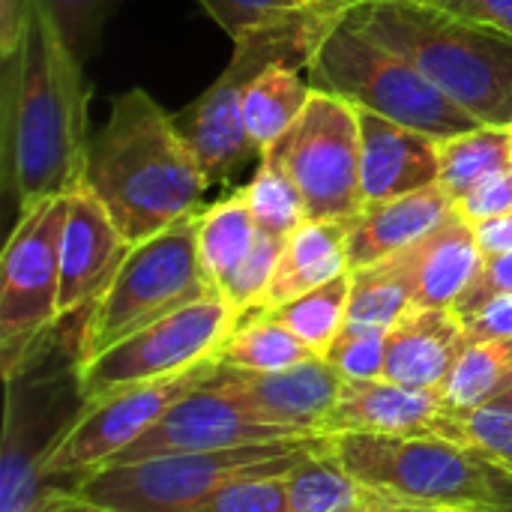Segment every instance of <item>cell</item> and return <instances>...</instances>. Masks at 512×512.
I'll use <instances>...</instances> for the list:
<instances>
[{"mask_svg":"<svg viewBox=\"0 0 512 512\" xmlns=\"http://www.w3.org/2000/svg\"><path fill=\"white\" fill-rule=\"evenodd\" d=\"M87 84L48 0H24L21 36L3 60L0 174L18 213L72 195L87 168Z\"/></svg>","mask_w":512,"mask_h":512,"instance_id":"6da1fadb","label":"cell"},{"mask_svg":"<svg viewBox=\"0 0 512 512\" xmlns=\"http://www.w3.org/2000/svg\"><path fill=\"white\" fill-rule=\"evenodd\" d=\"M81 186L102 201L117 231L138 246L201 213L210 180L174 117L147 90L132 87L111 99L105 126L90 138Z\"/></svg>","mask_w":512,"mask_h":512,"instance_id":"7a4b0ae2","label":"cell"},{"mask_svg":"<svg viewBox=\"0 0 512 512\" xmlns=\"http://www.w3.org/2000/svg\"><path fill=\"white\" fill-rule=\"evenodd\" d=\"M345 18L417 66L483 126H512V39L429 3H366Z\"/></svg>","mask_w":512,"mask_h":512,"instance_id":"3957f363","label":"cell"},{"mask_svg":"<svg viewBox=\"0 0 512 512\" xmlns=\"http://www.w3.org/2000/svg\"><path fill=\"white\" fill-rule=\"evenodd\" d=\"M333 456L405 507L512 512V471L492 453L438 435H333Z\"/></svg>","mask_w":512,"mask_h":512,"instance_id":"277c9868","label":"cell"},{"mask_svg":"<svg viewBox=\"0 0 512 512\" xmlns=\"http://www.w3.org/2000/svg\"><path fill=\"white\" fill-rule=\"evenodd\" d=\"M333 447V435L249 444L219 453H180L108 465L66 486L81 501L111 512H198L219 489L252 474H291Z\"/></svg>","mask_w":512,"mask_h":512,"instance_id":"5b68a950","label":"cell"},{"mask_svg":"<svg viewBox=\"0 0 512 512\" xmlns=\"http://www.w3.org/2000/svg\"><path fill=\"white\" fill-rule=\"evenodd\" d=\"M216 294L198 258V213L129 249L105 294L87 309L78 360L87 363L126 336Z\"/></svg>","mask_w":512,"mask_h":512,"instance_id":"8992f818","label":"cell"},{"mask_svg":"<svg viewBox=\"0 0 512 512\" xmlns=\"http://www.w3.org/2000/svg\"><path fill=\"white\" fill-rule=\"evenodd\" d=\"M306 72L315 90L342 96L435 138H453L483 126L447 99L417 66L360 33L348 18L327 33Z\"/></svg>","mask_w":512,"mask_h":512,"instance_id":"52a82bcc","label":"cell"},{"mask_svg":"<svg viewBox=\"0 0 512 512\" xmlns=\"http://www.w3.org/2000/svg\"><path fill=\"white\" fill-rule=\"evenodd\" d=\"M69 195L42 201L24 213L6 240L0 261V360L6 384L21 378L48 345L60 321V240Z\"/></svg>","mask_w":512,"mask_h":512,"instance_id":"ba28073f","label":"cell"},{"mask_svg":"<svg viewBox=\"0 0 512 512\" xmlns=\"http://www.w3.org/2000/svg\"><path fill=\"white\" fill-rule=\"evenodd\" d=\"M261 159L273 162L300 192L306 219L351 222L363 210L360 108L342 96L312 90L300 117Z\"/></svg>","mask_w":512,"mask_h":512,"instance_id":"9c48e42d","label":"cell"},{"mask_svg":"<svg viewBox=\"0 0 512 512\" xmlns=\"http://www.w3.org/2000/svg\"><path fill=\"white\" fill-rule=\"evenodd\" d=\"M240 312L216 291L174 315L126 336L114 348L87 363H75V387L81 405L108 393L183 375L219 354L234 333Z\"/></svg>","mask_w":512,"mask_h":512,"instance_id":"30bf717a","label":"cell"},{"mask_svg":"<svg viewBox=\"0 0 512 512\" xmlns=\"http://www.w3.org/2000/svg\"><path fill=\"white\" fill-rule=\"evenodd\" d=\"M219 366V357L150 384H135L117 393H108L96 402L81 405L78 417L63 426L57 441L45 450L42 480H69V486L114 462L126 447H132L180 396L204 384Z\"/></svg>","mask_w":512,"mask_h":512,"instance_id":"8fae6325","label":"cell"},{"mask_svg":"<svg viewBox=\"0 0 512 512\" xmlns=\"http://www.w3.org/2000/svg\"><path fill=\"white\" fill-rule=\"evenodd\" d=\"M300 438H321V435L264 420L240 396L213 384L210 375L204 384L180 396L132 447H126L108 465H129V462L180 456V453H219L249 444L300 441Z\"/></svg>","mask_w":512,"mask_h":512,"instance_id":"7c38bea8","label":"cell"},{"mask_svg":"<svg viewBox=\"0 0 512 512\" xmlns=\"http://www.w3.org/2000/svg\"><path fill=\"white\" fill-rule=\"evenodd\" d=\"M213 384L240 396L270 423L312 435H330L327 420L342 396L345 378L324 357H312L282 372H246L219 363Z\"/></svg>","mask_w":512,"mask_h":512,"instance_id":"4fadbf2b","label":"cell"},{"mask_svg":"<svg viewBox=\"0 0 512 512\" xmlns=\"http://www.w3.org/2000/svg\"><path fill=\"white\" fill-rule=\"evenodd\" d=\"M132 243L117 231L114 219L90 189L69 195L60 240V318L87 312L123 267Z\"/></svg>","mask_w":512,"mask_h":512,"instance_id":"5bb4252c","label":"cell"},{"mask_svg":"<svg viewBox=\"0 0 512 512\" xmlns=\"http://www.w3.org/2000/svg\"><path fill=\"white\" fill-rule=\"evenodd\" d=\"M327 432L438 435L462 444V414L444 402L441 390H417L387 378L345 381L342 396L327 420Z\"/></svg>","mask_w":512,"mask_h":512,"instance_id":"9a60e30c","label":"cell"},{"mask_svg":"<svg viewBox=\"0 0 512 512\" xmlns=\"http://www.w3.org/2000/svg\"><path fill=\"white\" fill-rule=\"evenodd\" d=\"M360 108V105H357ZM363 207L441 183V141L429 132L360 108Z\"/></svg>","mask_w":512,"mask_h":512,"instance_id":"2e32d148","label":"cell"},{"mask_svg":"<svg viewBox=\"0 0 512 512\" xmlns=\"http://www.w3.org/2000/svg\"><path fill=\"white\" fill-rule=\"evenodd\" d=\"M396 258L417 309H456L483 273L486 255L477 243L474 222L459 210Z\"/></svg>","mask_w":512,"mask_h":512,"instance_id":"e0dca14e","label":"cell"},{"mask_svg":"<svg viewBox=\"0 0 512 512\" xmlns=\"http://www.w3.org/2000/svg\"><path fill=\"white\" fill-rule=\"evenodd\" d=\"M465 345L468 333L456 309L411 306L387 333L384 378L417 390H441Z\"/></svg>","mask_w":512,"mask_h":512,"instance_id":"ac0fdd59","label":"cell"},{"mask_svg":"<svg viewBox=\"0 0 512 512\" xmlns=\"http://www.w3.org/2000/svg\"><path fill=\"white\" fill-rule=\"evenodd\" d=\"M453 213L456 198L441 183L381 204H366L348 225V267L360 270L414 246Z\"/></svg>","mask_w":512,"mask_h":512,"instance_id":"d6986e66","label":"cell"},{"mask_svg":"<svg viewBox=\"0 0 512 512\" xmlns=\"http://www.w3.org/2000/svg\"><path fill=\"white\" fill-rule=\"evenodd\" d=\"M348 225L336 219H306L282 246L273 282L264 294L261 309H276L312 288L333 282L348 273Z\"/></svg>","mask_w":512,"mask_h":512,"instance_id":"ffe728a7","label":"cell"},{"mask_svg":"<svg viewBox=\"0 0 512 512\" xmlns=\"http://www.w3.org/2000/svg\"><path fill=\"white\" fill-rule=\"evenodd\" d=\"M399 501L357 480L333 447L309 456L288 474V512H396Z\"/></svg>","mask_w":512,"mask_h":512,"instance_id":"44dd1931","label":"cell"},{"mask_svg":"<svg viewBox=\"0 0 512 512\" xmlns=\"http://www.w3.org/2000/svg\"><path fill=\"white\" fill-rule=\"evenodd\" d=\"M312 90L315 87L300 78V69L285 63L267 66L258 78L249 81L240 102V114L258 156L267 153L288 132V126L306 108Z\"/></svg>","mask_w":512,"mask_h":512,"instance_id":"7402d4cb","label":"cell"},{"mask_svg":"<svg viewBox=\"0 0 512 512\" xmlns=\"http://www.w3.org/2000/svg\"><path fill=\"white\" fill-rule=\"evenodd\" d=\"M255 237L258 225L246 189H237L234 195L198 213V258L216 291L252 252Z\"/></svg>","mask_w":512,"mask_h":512,"instance_id":"603a6c76","label":"cell"},{"mask_svg":"<svg viewBox=\"0 0 512 512\" xmlns=\"http://www.w3.org/2000/svg\"><path fill=\"white\" fill-rule=\"evenodd\" d=\"M512 171L510 126H477L441 141V186L459 201L480 183Z\"/></svg>","mask_w":512,"mask_h":512,"instance_id":"cb8c5ba5","label":"cell"},{"mask_svg":"<svg viewBox=\"0 0 512 512\" xmlns=\"http://www.w3.org/2000/svg\"><path fill=\"white\" fill-rule=\"evenodd\" d=\"M219 363L246 372H282L297 363L312 360L315 354L270 312L240 315L234 333L219 348Z\"/></svg>","mask_w":512,"mask_h":512,"instance_id":"d4e9b609","label":"cell"},{"mask_svg":"<svg viewBox=\"0 0 512 512\" xmlns=\"http://www.w3.org/2000/svg\"><path fill=\"white\" fill-rule=\"evenodd\" d=\"M512 381V339H486L468 342L459 354L456 366L450 369L441 396L444 402L459 411H477L495 405L498 396Z\"/></svg>","mask_w":512,"mask_h":512,"instance_id":"484cf974","label":"cell"},{"mask_svg":"<svg viewBox=\"0 0 512 512\" xmlns=\"http://www.w3.org/2000/svg\"><path fill=\"white\" fill-rule=\"evenodd\" d=\"M348 300H351V270L267 312L276 321H282L315 357H327L330 345L348 324Z\"/></svg>","mask_w":512,"mask_h":512,"instance_id":"4316f807","label":"cell"},{"mask_svg":"<svg viewBox=\"0 0 512 512\" xmlns=\"http://www.w3.org/2000/svg\"><path fill=\"white\" fill-rule=\"evenodd\" d=\"M411 309V288L396 264V258H384L378 264L351 270V300H348V324L387 330Z\"/></svg>","mask_w":512,"mask_h":512,"instance_id":"83f0119b","label":"cell"},{"mask_svg":"<svg viewBox=\"0 0 512 512\" xmlns=\"http://www.w3.org/2000/svg\"><path fill=\"white\" fill-rule=\"evenodd\" d=\"M243 189H246L258 231L288 240L306 222V207H303L300 192L273 162L261 159L255 177Z\"/></svg>","mask_w":512,"mask_h":512,"instance_id":"f1b7e54d","label":"cell"},{"mask_svg":"<svg viewBox=\"0 0 512 512\" xmlns=\"http://www.w3.org/2000/svg\"><path fill=\"white\" fill-rule=\"evenodd\" d=\"M282 246H285L282 237H273V234H267V231H258L252 252H249V255L240 261V267L219 285V294H222L240 315L261 309L264 294H267V288H270V282H273L279 255H282Z\"/></svg>","mask_w":512,"mask_h":512,"instance_id":"f546056e","label":"cell"},{"mask_svg":"<svg viewBox=\"0 0 512 512\" xmlns=\"http://www.w3.org/2000/svg\"><path fill=\"white\" fill-rule=\"evenodd\" d=\"M324 360L345 381H378L387 366V330L345 324Z\"/></svg>","mask_w":512,"mask_h":512,"instance_id":"4dcf8cb0","label":"cell"},{"mask_svg":"<svg viewBox=\"0 0 512 512\" xmlns=\"http://www.w3.org/2000/svg\"><path fill=\"white\" fill-rule=\"evenodd\" d=\"M201 3L231 39H240L255 27L276 24L309 9H330L324 0H201Z\"/></svg>","mask_w":512,"mask_h":512,"instance_id":"1f68e13d","label":"cell"},{"mask_svg":"<svg viewBox=\"0 0 512 512\" xmlns=\"http://www.w3.org/2000/svg\"><path fill=\"white\" fill-rule=\"evenodd\" d=\"M198 512H288V474H252L219 489Z\"/></svg>","mask_w":512,"mask_h":512,"instance_id":"d6a6232c","label":"cell"},{"mask_svg":"<svg viewBox=\"0 0 512 512\" xmlns=\"http://www.w3.org/2000/svg\"><path fill=\"white\" fill-rule=\"evenodd\" d=\"M48 3L54 9V18L69 42V48L84 63L96 51L102 27L120 0H48Z\"/></svg>","mask_w":512,"mask_h":512,"instance_id":"836d02e7","label":"cell"},{"mask_svg":"<svg viewBox=\"0 0 512 512\" xmlns=\"http://www.w3.org/2000/svg\"><path fill=\"white\" fill-rule=\"evenodd\" d=\"M429 6L468 24L504 33L512 39V0H426Z\"/></svg>","mask_w":512,"mask_h":512,"instance_id":"e575fe53","label":"cell"},{"mask_svg":"<svg viewBox=\"0 0 512 512\" xmlns=\"http://www.w3.org/2000/svg\"><path fill=\"white\" fill-rule=\"evenodd\" d=\"M512 207V171L510 174H498L486 183H480L477 189H471L465 198L456 201V210L471 219V222H480V219H489V216H498L504 210Z\"/></svg>","mask_w":512,"mask_h":512,"instance_id":"d590c367","label":"cell"},{"mask_svg":"<svg viewBox=\"0 0 512 512\" xmlns=\"http://www.w3.org/2000/svg\"><path fill=\"white\" fill-rule=\"evenodd\" d=\"M462 321H465L468 342L512 339V294H501V297L483 303L477 312H471Z\"/></svg>","mask_w":512,"mask_h":512,"instance_id":"8d00e7d4","label":"cell"},{"mask_svg":"<svg viewBox=\"0 0 512 512\" xmlns=\"http://www.w3.org/2000/svg\"><path fill=\"white\" fill-rule=\"evenodd\" d=\"M474 231H477V243L483 249L486 258H498V255H510L512 252V207L498 213V216H489V219H480L474 222Z\"/></svg>","mask_w":512,"mask_h":512,"instance_id":"74e56055","label":"cell"},{"mask_svg":"<svg viewBox=\"0 0 512 512\" xmlns=\"http://www.w3.org/2000/svg\"><path fill=\"white\" fill-rule=\"evenodd\" d=\"M21 12H24V0H0V54H3V60L18 45V36H21Z\"/></svg>","mask_w":512,"mask_h":512,"instance_id":"f35d334b","label":"cell"},{"mask_svg":"<svg viewBox=\"0 0 512 512\" xmlns=\"http://www.w3.org/2000/svg\"><path fill=\"white\" fill-rule=\"evenodd\" d=\"M42 512H111L105 507H96L90 501H81L78 495H72L69 489H54L48 504L42 507Z\"/></svg>","mask_w":512,"mask_h":512,"instance_id":"ab89813d","label":"cell"},{"mask_svg":"<svg viewBox=\"0 0 512 512\" xmlns=\"http://www.w3.org/2000/svg\"><path fill=\"white\" fill-rule=\"evenodd\" d=\"M324 3L336 12H351V9L366 6V3H426V0H324Z\"/></svg>","mask_w":512,"mask_h":512,"instance_id":"60d3db41","label":"cell"},{"mask_svg":"<svg viewBox=\"0 0 512 512\" xmlns=\"http://www.w3.org/2000/svg\"><path fill=\"white\" fill-rule=\"evenodd\" d=\"M396 512H465V510H450V507H399Z\"/></svg>","mask_w":512,"mask_h":512,"instance_id":"b9f144b4","label":"cell"},{"mask_svg":"<svg viewBox=\"0 0 512 512\" xmlns=\"http://www.w3.org/2000/svg\"><path fill=\"white\" fill-rule=\"evenodd\" d=\"M495 405H498V408H507V411H512V381L507 384V390L498 396V402H495Z\"/></svg>","mask_w":512,"mask_h":512,"instance_id":"7bdbcfd3","label":"cell"},{"mask_svg":"<svg viewBox=\"0 0 512 512\" xmlns=\"http://www.w3.org/2000/svg\"><path fill=\"white\" fill-rule=\"evenodd\" d=\"M501 462H504V465H507V468L512 471V459H501Z\"/></svg>","mask_w":512,"mask_h":512,"instance_id":"ee69618b","label":"cell"},{"mask_svg":"<svg viewBox=\"0 0 512 512\" xmlns=\"http://www.w3.org/2000/svg\"><path fill=\"white\" fill-rule=\"evenodd\" d=\"M510 129H512V126H510Z\"/></svg>","mask_w":512,"mask_h":512,"instance_id":"f6af8a7d","label":"cell"}]
</instances>
